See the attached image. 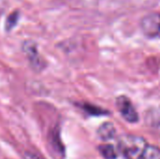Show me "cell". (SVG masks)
I'll return each instance as SVG.
<instances>
[{"label": "cell", "instance_id": "cell-1", "mask_svg": "<svg viewBox=\"0 0 160 159\" xmlns=\"http://www.w3.org/2000/svg\"><path fill=\"white\" fill-rule=\"evenodd\" d=\"M147 146L145 139L136 135H125L118 141V150L126 159H142Z\"/></svg>", "mask_w": 160, "mask_h": 159}, {"label": "cell", "instance_id": "cell-2", "mask_svg": "<svg viewBox=\"0 0 160 159\" xmlns=\"http://www.w3.org/2000/svg\"><path fill=\"white\" fill-rule=\"evenodd\" d=\"M142 33L149 38H160V12H153L141 21Z\"/></svg>", "mask_w": 160, "mask_h": 159}, {"label": "cell", "instance_id": "cell-3", "mask_svg": "<svg viewBox=\"0 0 160 159\" xmlns=\"http://www.w3.org/2000/svg\"><path fill=\"white\" fill-rule=\"evenodd\" d=\"M22 50L29 61L31 67L35 71L40 72L41 70H43L45 68V67H46L45 61L39 54L38 46L34 41H31V40L25 41L22 45Z\"/></svg>", "mask_w": 160, "mask_h": 159}, {"label": "cell", "instance_id": "cell-4", "mask_svg": "<svg viewBox=\"0 0 160 159\" xmlns=\"http://www.w3.org/2000/svg\"><path fill=\"white\" fill-rule=\"evenodd\" d=\"M116 107L122 117L128 123H136L139 120L138 112L131 100L126 96H119L116 98Z\"/></svg>", "mask_w": 160, "mask_h": 159}, {"label": "cell", "instance_id": "cell-5", "mask_svg": "<svg viewBox=\"0 0 160 159\" xmlns=\"http://www.w3.org/2000/svg\"><path fill=\"white\" fill-rule=\"evenodd\" d=\"M98 138L101 139L104 142H108L112 140L115 135H116V129L115 127L113 126V124L112 123H104L102 124L99 128L98 129Z\"/></svg>", "mask_w": 160, "mask_h": 159}, {"label": "cell", "instance_id": "cell-6", "mask_svg": "<svg viewBox=\"0 0 160 159\" xmlns=\"http://www.w3.org/2000/svg\"><path fill=\"white\" fill-rule=\"evenodd\" d=\"M145 120H147V123L160 136V109L158 110L155 109L151 112H148Z\"/></svg>", "mask_w": 160, "mask_h": 159}, {"label": "cell", "instance_id": "cell-7", "mask_svg": "<svg viewBox=\"0 0 160 159\" xmlns=\"http://www.w3.org/2000/svg\"><path fill=\"white\" fill-rule=\"evenodd\" d=\"M99 153L105 159H116L118 157L117 150L112 144L105 143L98 147Z\"/></svg>", "mask_w": 160, "mask_h": 159}, {"label": "cell", "instance_id": "cell-8", "mask_svg": "<svg viewBox=\"0 0 160 159\" xmlns=\"http://www.w3.org/2000/svg\"><path fill=\"white\" fill-rule=\"evenodd\" d=\"M142 159H160V148L148 144Z\"/></svg>", "mask_w": 160, "mask_h": 159}, {"label": "cell", "instance_id": "cell-9", "mask_svg": "<svg viewBox=\"0 0 160 159\" xmlns=\"http://www.w3.org/2000/svg\"><path fill=\"white\" fill-rule=\"evenodd\" d=\"M19 20V12L18 11H13L7 19V22H6V29L8 31L11 30L17 23Z\"/></svg>", "mask_w": 160, "mask_h": 159}, {"label": "cell", "instance_id": "cell-10", "mask_svg": "<svg viewBox=\"0 0 160 159\" xmlns=\"http://www.w3.org/2000/svg\"><path fill=\"white\" fill-rule=\"evenodd\" d=\"M85 110L90 112L91 114H96V115H101V114H106L107 112L103 111L102 109H99L96 106H92V105H86L85 107Z\"/></svg>", "mask_w": 160, "mask_h": 159}, {"label": "cell", "instance_id": "cell-11", "mask_svg": "<svg viewBox=\"0 0 160 159\" xmlns=\"http://www.w3.org/2000/svg\"><path fill=\"white\" fill-rule=\"evenodd\" d=\"M5 7H6L5 4L3 3V1H2V0H0V17H1L2 13L4 12V10H5Z\"/></svg>", "mask_w": 160, "mask_h": 159}]
</instances>
